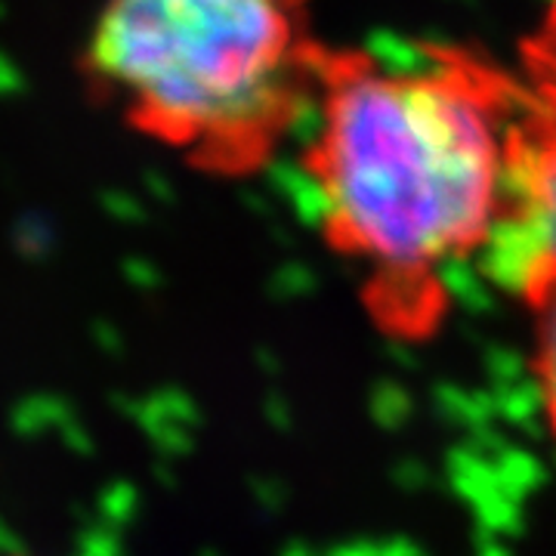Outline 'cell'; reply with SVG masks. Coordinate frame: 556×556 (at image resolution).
I'll return each mask as SVG.
<instances>
[{
    "instance_id": "5",
    "label": "cell",
    "mask_w": 556,
    "mask_h": 556,
    "mask_svg": "<svg viewBox=\"0 0 556 556\" xmlns=\"http://www.w3.org/2000/svg\"><path fill=\"white\" fill-rule=\"evenodd\" d=\"M519 56H522V78L556 90V0H551L547 13L541 16L538 31L522 40Z\"/></svg>"
},
{
    "instance_id": "1",
    "label": "cell",
    "mask_w": 556,
    "mask_h": 556,
    "mask_svg": "<svg viewBox=\"0 0 556 556\" xmlns=\"http://www.w3.org/2000/svg\"><path fill=\"white\" fill-rule=\"evenodd\" d=\"M424 68L328 47L303 174L318 226L365 273L368 306L402 334L445 309V269L485 257L507 189L519 75L467 47L430 43Z\"/></svg>"
},
{
    "instance_id": "2",
    "label": "cell",
    "mask_w": 556,
    "mask_h": 556,
    "mask_svg": "<svg viewBox=\"0 0 556 556\" xmlns=\"http://www.w3.org/2000/svg\"><path fill=\"white\" fill-rule=\"evenodd\" d=\"M328 47L313 0H105L80 80L137 134L236 179L316 105Z\"/></svg>"
},
{
    "instance_id": "4",
    "label": "cell",
    "mask_w": 556,
    "mask_h": 556,
    "mask_svg": "<svg viewBox=\"0 0 556 556\" xmlns=\"http://www.w3.org/2000/svg\"><path fill=\"white\" fill-rule=\"evenodd\" d=\"M535 316V350H532V371H535L541 415L547 433L556 445V294L532 306Z\"/></svg>"
},
{
    "instance_id": "3",
    "label": "cell",
    "mask_w": 556,
    "mask_h": 556,
    "mask_svg": "<svg viewBox=\"0 0 556 556\" xmlns=\"http://www.w3.org/2000/svg\"><path fill=\"white\" fill-rule=\"evenodd\" d=\"M489 276L529 309L556 294V90L519 75L507 134V189Z\"/></svg>"
}]
</instances>
